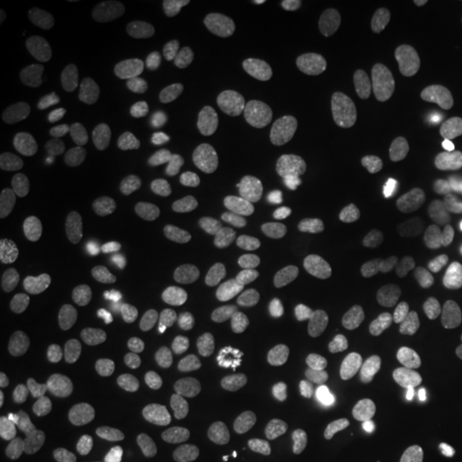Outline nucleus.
<instances>
[{"label": "nucleus", "instance_id": "1", "mask_svg": "<svg viewBox=\"0 0 462 462\" xmlns=\"http://www.w3.org/2000/svg\"><path fill=\"white\" fill-rule=\"evenodd\" d=\"M313 17L293 3H262L242 11L231 24V45L246 56H273L302 43Z\"/></svg>", "mask_w": 462, "mask_h": 462}, {"label": "nucleus", "instance_id": "2", "mask_svg": "<svg viewBox=\"0 0 462 462\" xmlns=\"http://www.w3.org/2000/svg\"><path fill=\"white\" fill-rule=\"evenodd\" d=\"M65 116L75 135L95 152L114 157L129 146V120L107 92L95 88L73 92L65 103Z\"/></svg>", "mask_w": 462, "mask_h": 462}, {"label": "nucleus", "instance_id": "3", "mask_svg": "<svg viewBox=\"0 0 462 462\" xmlns=\"http://www.w3.org/2000/svg\"><path fill=\"white\" fill-rule=\"evenodd\" d=\"M360 176V157L345 146L309 150L287 165L285 180L300 198H330L346 193Z\"/></svg>", "mask_w": 462, "mask_h": 462}, {"label": "nucleus", "instance_id": "4", "mask_svg": "<svg viewBox=\"0 0 462 462\" xmlns=\"http://www.w3.org/2000/svg\"><path fill=\"white\" fill-rule=\"evenodd\" d=\"M75 263L65 255H45L28 262L9 276L5 296L22 310H34L67 296L75 285Z\"/></svg>", "mask_w": 462, "mask_h": 462}, {"label": "nucleus", "instance_id": "5", "mask_svg": "<svg viewBox=\"0 0 462 462\" xmlns=\"http://www.w3.org/2000/svg\"><path fill=\"white\" fill-rule=\"evenodd\" d=\"M32 360L39 374L60 390H84L95 377L84 340L65 330L43 332L34 343Z\"/></svg>", "mask_w": 462, "mask_h": 462}, {"label": "nucleus", "instance_id": "6", "mask_svg": "<svg viewBox=\"0 0 462 462\" xmlns=\"http://www.w3.org/2000/svg\"><path fill=\"white\" fill-rule=\"evenodd\" d=\"M109 165L103 161H78L51 178L50 195L58 210L71 217L95 218L106 210Z\"/></svg>", "mask_w": 462, "mask_h": 462}, {"label": "nucleus", "instance_id": "7", "mask_svg": "<svg viewBox=\"0 0 462 462\" xmlns=\"http://www.w3.org/2000/svg\"><path fill=\"white\" fill-rule=\"evenodd\" d=\"M251 225L245 210L229 195L217 193L201 208L198 248L204 255L231 262L245 251Z\"/></svg>", "mask_w": 462, "mask_h": 462}, {"label": "nucleus", "instance_id": "8", "mask_svg": "<svg viewBox=\"0 0 462 462\" xmlns=\"http://www.w3.org/2000/svg\"><path fill=\"white\" fill-rule=\"evenodd\" d=\"M317 82L338 97H368L383 88L388 71L371 56L334 51L323 56L315 69Z\"/></svg>", "mask_w": 462, "mask_h": 462}, {"label": "nucleus", "instance_id": "9", "mask_svg": "<svg viewBox=\"0 0 462 462\" xmlns=\"http://www.w3.org/2000/svg\"><path fill=\"white\" fill-rule=\"evenodd\" d=\"M71 45L82 60L106 73H125L135 65V43L129 34L99 20L75 22Z\"/></svg>", "mask_w": 462, "mask_h": 462}, {"label": "nucleus", "instance_id": "10", "mask_svg": "<svg viewBox=\"0 0 462 462\" xmlns=\"http://www.w3.org/2000/svg\"><path fill=\"white\" fill-rule=\"evenodd\" d=\"M231 351L240 371L248 377H259L273 366L279 328L265 309H251L236 321L229 334Z\"/></svg>", "mask_w": 462, "mask_h": 462}, {"label": "nucleus", "instance_id": "11", "mask_svg": "<svg viewBox=\"0 0 462 462\" xmlns=\"http://www.w3.org/2000/svg\"><path fill=\"white\" fill-rule=\"evenodd\" d=\"M195 171L187 161H171L152 187L157 221L167 229H182L195 217Z\"/></svg>", "mask_w": 462, "mask_h": 462}, {"label": "nucleus", "instance_id": "12", "mask_svg": "<svg viewBox=\"0 0 462 462\" xmlns=\"http://www.w3.org/2000/svg\"><path fill=\"white\" fill-rule=\"evenodd\" d=\"M58 418V402L48 392L26 381H9L0 388V420L17 429H39Z\"/></svg>", "mask_w": 462, "mask_h": 462}, {"label": "nucleus", "instance_id": "13", "mask_svg": "<svg viewBox=\"0 0 462 462\" xmlns=\"http://www.w3.org/2000/svg\"><path fill=\"white\" fill-rule=\"evenodd\" d=\"M217 390L215 373L206 366H189L173 373L161 390V404L176 418H190L208 407Z\"/></svg>", "mask_w": 462, "mask_h": 462}, {"label": "nucleus", "instance_id": "14", "mask_svg": "<svg viewBox=\"0 0 462 462\" xmlns=\"http://www.w3.org/2000/svg\"><path fill=\"white\" fill-rule=\"evenodd\" d=\"M458 212L452 208H437L409 221L398 234V251L404 257H426L441 248L458 229Z\"/></svg>", "mask_w": 462, "mask_h": 462}, {"label": "nucleus", "instance_id": "15", "mask_svg": "<svg viewBox=\"0 0 462 462\" xmlns=\"http://www.w3.org/2000/svg\"><path fill=\"white\" fill-rule=\"evenodd\" d=\"M176 334L178 345L195 366H206L215 362L221 354V337L212 321V317L199 306H189L176 315Z\"/></svg>", "mask_w": 462, "mask_h": 462}, {"label": "nucleus", "instance_id": "16", "mask_svg": "<svg viewBox=\"0 0 462 462\" xmlns=\"http://www.w3.org/2000/svg\"><path fill=\"white\" fill-rule=\"evenodd\" d=\"M293 366L306 377L317 374H340L351 366V356L343 345L326 330H310L300 338L293 351Z\"/></svg>", "mask_w": 462, "mask_h": 462}, {"label": "nucleus", "instance_id": "17", "mask_svg": "<svg viewBox=\"0 0 462 462\" xmlns=\"http://www.w3.org/2000/svg\"><path fill=\"white\" fill-rule=\"evenodd\" d=\"M407 15L413 37L420 43H432L462 15V0H411L407 5Z\"/></svg>", "mask_w": 462, "mask_h": 462}, {"label": "nucleus", "instance_id": "18", "mask_svg": "<svg viewBox=\"0 0 462 462\" xmlns=\"http://www.w3.org/2000/svg\"><path fill=\"white\" fill-rule=\"evenodd\" d=\"M114 377L126 392L148 390L157 385L163 377V364L157 351L148 346L133 345L129 349L120 351L112 364Z\"/></svg>", "mask_w": 462, "mask_h": 462}, {"label": "nucleus", "instance_id": "19", "mask_svg": "<svg viewBox=\"0 0 462 462\" xmlns=\"http://www.w3.org/2000/svg\"><path fill=\"white\" fill-rule=\"evenodd\" d=\"M430 385L418 373H401L381 385L371 398V409L377 415H394L421 407L429 396Z\"/></svg>", "mask_w": 462, "mask_h": 462}, {"label": "nucleus", "instance_id": "20", "mask_svg": "<svg viewBox=\"0 0 462 462\" xmlns=\"http://www.w3.org/2000/svg\"><path fill=\"white\" fill-rule=\"evenodd\" d=\"M460 409V398L448 385H430L429 396L421 404L420 415L415 418L413 432L415 437L432 441L443 437L449 429V421Z\"/></svg>", "mask_w": 462, "mask_h": 462}, {"label": "nucleus", "instance_id": "21", "mask_svg": "<svg viewBox=\"0 0 462 462\" xmlns=\"http://www.w3.org/2000/svg\"><path fill=\"white\" fill-rule=\"evenodd\" d=\"M319 221L338 234H360L371 221V210L357 195L337 193L317 199L315 208Z\"/></svg>", "mask_w": 462, "mask_h": 462}, {"label": "nucleus", "instance_id": "22", "mask_svg": "<svg viewBox=\"0 0 462 462\" xmlns=\"http://www.w3.org/2000/svg\"><path fill=\"white\" fill-rule=\"evenodd\" d=\"M448 118L449 109L446 101L432 99L429 103H424V106H420L411 116H409L407 123V133L411 146L418 150V152L435 150L439 146V142H441V137L446 135Z\"/></svg>", "mask_w": 462, "mask_h": 462}, {"label": "nucleus", "instance_id": "23", "mask_svg": "<svg viewBox=\"0 0 462 462\" xmlns=\"http://www.w3.org/2000/svg\"><path fill=\"white\" fill-rule=\"evenodd\" d=\"M373 279V265L364 253H346L328 265L326 285L338 296L364 291Z\"/></svg>", "mask_w": 462, "mask_h": 462}, {"label": "nucleus", "instance_id": "24", "mask_svg": "<svg viewBox=\"0 0 462 462\" xmlns=\"http://www.w3.org/2000/svg\"><path fill=\"white\" fill-rule=\"evenodd\" d=\"M150 255V245L142 238L140 231L118 236L106 242L95 257V270L99 274H112L123 270L125 265L137 263Z\"/></svg>", "mask_w": 462, "mask_h": 462}, {"label": "nucleus", "instance_id": "25", "mask_svg": "<svg viewBox=\"0 0 462 462\" xmlns=\"http://www.w3.org/2000/svg\"><path fill=\"white\" fill-rule=\"evenodd\" d=\"M402 159V137L394 129H381L368 140L364 163L374 176H390Z\"/></svg>", "mask_w": 462, "mask_h": 462}, {"label": "nucleus", "instance_id": "26", "mask_svg": "<svg viewBox=\"0 0 462 462\" xmlns=\"http://www.w3.org/2000/svg\"><path fill=\"white\" fill-rule=\"evenodd\" d=\"M176 328V315L170 310H152V313L133 317L131 321L125 323V337L131 343L148 346L150 343L165 338L167 334Z\"/></svg>", "mask_w": 462, "mask_h": 462}, {"label": "nucleus", "instance_id": "27", "mask_svg": "<svg viewBox=\"0 0 462 462\" xmlns=\"http://www.w3.org/2000/svg\"><path fill=\"white\" fill-rule=\"evenodd\" d=\"M418 304V289L407 279H392L379 289L377 306L385 319H402Z\"/></svg>", "mask_w": 462, "mask_h": 462}, {"label": "nucleus", "instance_id": "28", "mask_svg": "<svg viewBox=\"0 0 462 462\" xmlns=\"http://www.w3.org/2000/svg\"><path fill=\"white\" fill-rule=\"evenodd\" d=\"M424 351V343L407 330H392L385 332L379 340V356L381 360L398 364L418 357Z\"/></svg>", "mask_w": 462, "mask_h": 462}, {"label": "nucleus", "instance_id": "29", "mask_svg": "<svg viewBox=\"0 0 462 462\" xmlns=\"http://www.w3.org/2000/svg\"><path fill=\"white\" fill-rule=\"evenodd\" d=\"M165 274L161 270H146L131 279L125 281V285L120 287V302L125 306H140L148 302L150 298H154L159 293V289L163 287Z\"/></svg>", "mask_w": 462, "mask_h": 462}, {"label": "nucleus", "instance_id": "30", "mask_svg": "<svg viewBox=\"0 0 462 462\" xmlns=\"http://www.w3.org/2000/svg\"><path fill=\"white\" fill-rule=\"evenodd\" d=\"M31 462H75L73 449L67 443L65 437L56 435V432H45L37 437L31 446L28 454Z\"/></svg>", "mask_w": 462, "mask_h": 462}, {"label": "nucleus", "instance_id": "31", "mask_svg": "<svg viewBox=\"0 0 462 462\" xmlns=\"http://www.w3.org/2000/svg\"><path fill=\"white\" fill-rule=\"evenodd\" d=\"M435 159L439 165L449 171H462V118L454 120L448 126L446 135L435 148Z\"/></svg>", "mask_w": 462, "mask_h": 462}, {"label": "nucleus", "instance_id": "32", "mask_svg": "<svg viewBox=\"0 0 462 462\" xmlns=\"http://www.w3.org/2000/svg\"><path fill=\"white\" fill-rule=\"evenodd\" d=\"M300 462H354V452L343 439L323 437L306 449Z\"/></svg>", "mask_w": 462, "mask_h": 462}, {"label": "nucleus", "instance_id": "33", "mask_svg": "<svg viewBox=\"0 0 462 462\" xmlns=\"http://www.w3.org/2000/svg\"><path fill=\"white\" fill-rule=\"evenodd\" d=\"M377 462H424V458L411 448H390L379 454Z\"/></svg>", "mask_w": 462, "mask_h": 462}, {"label": "nucleus", "instance_id": "34", "mask_svg": "<svg viewBox=\"0 0 462 462\" xmlns=\"http://www.w3.org/2000/svg\"><path fill=\"white\" fill-rule=\"evenodd\" d=\"M0 37H3V43H0V58H7L9 51L15 48V31L9 24H0Z\"/></svg>", "mask_w": 462, "mask_h": 462}, {"label": "nucleus", "instance_id": "35", "mask_svg": "<svg viewBox=\"0 0 462 462\" xmlns=\"http://www.w3.org/2000/svg\"><path fill=\"white\" fill-rule=\"evenodd\" d=\"M449 454L456 462H462V430L456 432L452 441H449Z\"/></svg>", "mask_w": 462, "mask_h": 462}]
</instances>
